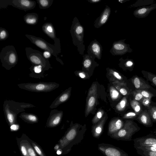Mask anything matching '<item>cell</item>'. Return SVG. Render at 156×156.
<instances>
[{
	"instance_id": "6da1fadb",
	"label": "cell",
	"mask_w": 156,
	"mask_h": 156,
	"mask_svg": "<svg viewBox=\"0 0 156 156\" xmlns=\"http://www.w3.org/2000/svg\"><path fill=\"white\" fill-rule=\"evenodd\" d=\"M32 104L7 100L4 102V111L6 119L10 126L16 124L18 115L25 109L35 107Z\"/></svg>"
},
{
	"instance_id": "7a4b0ae2",
	"label": "cell",
	"mask_w": 156,
	"mask_h": 156,
	"mask_svg": "<svg viewBox=\"0 0 156 156\" xmlns=\"http://www.w3.org/2000/svg\"><path fill=\"white\" fill-rule=\"evenodd\" d=\"M70 32L73 44L77 47L79 54L84 56L85 50V46L84 44V29L77 17L74 18Z\"/></svg>"
},
{
	"instance_id": "3957f363",
	"label": "cell",
	"mask_w": 156,
	"mask_h": 156,
	"mask_svg": "<svg viewBox=\"0 0 156 156\" xmlns=\"http://www.w3.org/2000/svg\"><path fill=\"white\" fill-rule=\"evenodd\" d=\"M2 65L7 70H10L18 63V58L14 46H8L3 48L0 54Z\"/></svg>"
},
{
	"instance_id": "277c9868",
	"label": "cell",
	"mask_w": 156,
	"mask_h": 156,
	"mask_svg": "<svg viewBox=\"0 0 156 156\" xmlns=\"http://www.w3.org/2000/svg\"><path fill=\"white\" fill-rule=\"evenodd\" d=\"M59 86V84L53 82L29 83L18 85V87L21 89L36 93L50 92L58 88Z\"/></svg>"
},
{
	"instance_id": "5b68a950",
	"label": "cell",
	"mask_w": 156,
	"mask_h": 156,
	"mask_svg": "<svg viewBox=\"0 0 156 156\" xmlns=\"http://www.w3.org/2000/svg\"><path fill=\"white\" fill-rule=\"evenodd\" d=\"M25 50L27 57L32 65H41L46 71L52 68L49 59H45L41 52L31 47H26Z\"/></svg>"
},
{
	"instance_id": "8992f818",
	"label": "cell",
	"mask_w": 156,
	"mask_h": 156,
	"mask_svg": "<svg viewBox=\"0 0 156 156\" xmlns=\"http://www.w3.org/2000/svg\"><path fill=\"white\" fill-rule=\"evenodd\" d=\"M25 35L33 44L44 51L49 52L56 58L57 61L61 63H62V60L57 57V55L61 53V51L55 45L48 43L44 39L40 37L28 34Z\"/></svg>"
},
{
	"instance_id": "52a82bcc",
	"label": "cell",
	"mask_w": 156,
	"mask_h": 156,
	"mask_svg": "<svg viewBox=\"0 0 156 156\" xmlns=\"http://www.w3.org/2000/svg\"><path fill=\"white\" fill-rule=\"evenodd\" d=\"M4 1L5 5L2 8L10 5L25 11L34 9L36 5L35 1L29 0H9Z\"/></svg>"
},
{
	"instance_id": "ba28073f",
	"label": "cell",
	"mask_w": 156,
	"mask_h": 156,
	"mask_svg": "<svg viewBox=\"0 0 156 156\" xmlns=\"http://www.w3.org/2000/svg\"><path fill=\"white\" fill-rule=\"evenodd\" d=\"M126 39L114 42L113 44L110 52L114 56H122L127 53L132 52L133 50L130 45L125 43Z\"/></svg>"
},
{
	"instance_id": "9c48e42d",
	"label": "cell",
	"mask_w": 156,
	"mask_h": 156,
	"mask_svg": "<svg viewBox=\"0 0 156 156\" xmlns=\"http://www.w3.org/2000/svg\"><path fill=\"white\" fill-rule=\"evenodd\" d=\"M138 131L137 129L125 126L119 131L110 137L113 139L125 141H131L135 133Z\"/></svg>"
},
{
	"instance_id": "30bf717a",
	"label": "cell",
	"mask_w": 156,
	"mask_h": 156,
	"mask_svg": "<svg viewBox=\"0 0 156 156\" xmlns=\"http://www.w3.org/2000/svg\"><path fill=\"white\" fill-rule=\"evenodd\" d=\"M98 149L106 156H129L123 150L109 144H100Z\"/></svg>"
},
{
	"instance_id": "8fae6325",
	"label": "cell",
	"mask_w": 156,
	"mask_h": 156,
	"mask_svg": "<svg viewBox=\"0 0 156 156\" xmlns=\"http://www.w3.org/2000/svg\"><path fill=\"white\" fill-rule=\"evenodd\" d=\"M42 29L46 35L54 41V45L61 51L60 40L57 37L56 32L53 24L49 22L45 23L42 26Z\"/></svg>"
},
{
	"instance_id": "7c38bea8",
	"label": "cell",
	"mask_w": 156,
	"mask_h": 156,
	"mask_svg": "<svg viewBox=\"0 0 156 156\" xmlns=\"http://www.w3.org/2000/svg\"><path fill=\"white\" fill-rule=\"evenodd\" d=\"M134 141V147L142 146L156 147V135H148L137 138Z\"/></svg>"
},
{
	"instance_id": "4fadbf2b",
	"label": "cell",
	"mask_w": 156,
	"mask_h": 156,
	"mask_svg": "<svg viewBox=\"0 0 156 156\" xmlns=\"http://www.w3.org/2000/svg\"><path fill=\"white\" fill-rule=\"evenodd\" d=\"M63 116V112L56 109L52 110L47 122V126L49 127H54L60 123Z\"/></svg>"
},
{
	"instance_id": "5bb4252c",
	"label": "cell",
	"mask_w": 156,
	"mask_h": 156,
	"mask_svg": "<svg viewBox=\"0 0 156 156\" xmlns=\"http://www.w3.org/2000/svg\"><path fill=\"white\" fill-rule=\"evenodd\" d=\"M102 48L101 45L96 39L91 42L88 47V54L92 55L99 60L101 59Z\"/></svg>"
},
{
	"instance_id": "9a60e30c",
	"label": "cell",
	"mask_w": 156,
	"mask_h": 156,
	"mask_svg": "<svg viewBox=\"0 0 156 156\" xmlns=\"http://www.w3.org/2000/svg\"><path fill=\"white\" fill-rule=\"evenodd\" d=\"M111 13L110 8L108 6L103 11L99 17L95 20L94 23V27L98 29L104 25L108 20Z\"/></svg>"
},
{
	"instance_id": "2e32d148",
	"label": "cell",
	"mask_w": 156,
	"mask_h": 156,
	"mask_svg": "<svg viewBox=\"0 0 156 156\" xmlns=\"http://www.w3.org/2000/svg\"><path fill=\"white\" fill-rule=\"evenodd\" d=\"M156 9V4H154L150 6H144L138 8L134 12V16L138 18H144L146 17L150 13Z\"/></svg>"
},
{
	"instance_id": "e0dca14e",
	"label": "cell",
	"mask_w": 156,
	"mask_h": 156,
	"mask_svg": "<svg viewBox=\"0 0 156 156\" xmlns=\"http://www.w3.org/2000/svg\"><path fill=\"white\" fill-rule=\"evenodd\" d=\"M70 92V89H69L62 93L52 103L49 108L52 109L56 108L61 104L66 102L69 98Z\"/></svg>"
},
{
	"instance_id": "ac0fdd59",
	"label": "cell",
	"mask_w": 156,
	"mask_h": 156,
	"mask_svg": "<svg viewBox=\"0 0 156 156\" xmlns=\"http://www.w3.org/2000/svg\"><path fill=\"white\" fill-rule=\"evenodd\" d=\"M123 124L120 119H116L111 121L108 127V134L109 136L118 132L123 127Z\"/></svg>"
},
{
	"instance_id": "d6986e66",
	"label": "cell",
	"mask_w": 156,
	"mask_h": 156,
	"mask_svg": "<svg viewBox=\"0 0 156 156\" xmlns=\"http://www.w3.org/2000/svg\"><path fill=\"white\" fill-rule=\"evenodd\" d=\"M77 131L75 127L71 128L63 140H61V145L62 147L66 146L77 137Z\"/></svg>"
},
{
	"instance_id": "ffe728a7",
	"label": "cell",
	"mask_w": 156,
	"mask_h": 156,
	"mask_svg": "<svg viewBox=\"0 0 156 156\" xmlns=\"http://www.w3.org/2000/svg\"><path fill=\"white\" fill-rule=\"evenodd\" d=\"M29 69L31 72L29 75L30 77L40 79L44 77V74L46 70L42 66L32 65Z\"/></svg>"
},
{
	"instance_id": "44dd1931",
	"label": "cell",
	"mask_w": 156,
	"mask_h": 156,
	"mask_svg": "<svg viewBox=\"0 0 156 156\" xmlns=\"http://www.w3.org/2000/svg\"><path fill=\"white\" fill-rule=\"evenodd\" d=\"M19 117L24 121L29 123H37L38 121V116L33 113L23 112L21 113Z\"/></svg>"
},
{
	"instance_id": "7402d4cb",
	"label": "cell",
	"mask_w": 156,
	"mask_h": 156,
	"mask_svg": "<svg viewBox=\"0 0 156 156\" xmlns=\"http://www.w3.org/2000/svg\"><path fill=\"white\" fill-rule=\"evenodd\" d=\"M105 122V119H103L93 127L92 132L93 137L98 138L100 137L103 132Z\"/></svg>"
},
{
	"instance_id": "603a6c76",
	"label": "cell",
	"mask_w": 156,
	"mask_h": 156,
	"mask_svg": "<svg viewBox=\"0 0 156 156\" xmlns=\"http://www.w3.org/2000/svg\"><path fill=\"white\" fill-rule=\"evenodd\" d=\"M38 15L35 13H28L24 17L25 22L29 25H34L36 24L38 21Z\"/></svg>"
},
{
	"instance_id": "cb8c5ba5",
	"label": "cell",
	"mask_w": 156,
	"mask_h": 156,
	"mask_svg": "<svg viewBox=\"0 0 156 156\" xmlns=\"http://www.w3.org/2000/svg\"><path fill=\"white\" fill-rule=\"evenodd\" d=\"M155 2L154 0H138L134 4L130 6L129 8L136 7L151 5L154 4Z\"/></svg>"
},
{
	"instance_id": "d4e9b609",
	"label": "cell",
	"mask_w": 156,
	"mask_h": 156,
	"mask_svg": "<svg viewBox=\"0 0 156 156\" xmlns=\"http://www.w3.org/2000/svg\"><path fill=\"white\" fill-rule=\"evenodd\" d=\"M54 0H37V3L38 4L40 9H46L49 8L53 4Z\"/></svg>"
},
{
	"instance_id": "484cf974",
	"label": "cell",
	"mask_w": 156,
	"mask_h": 156,
	"mask_svg": "<svg viewBox=\"0 0 156 156\" xmlns=\"http://www.w3.org/2000/svg\"><path fill=\"white\" fill-rule=\"evenodd\" d=\"M95 102L96 98L94 96H91L88 99L86 110L87 116L90 112L92 110L95 105Z\"/></svg>"
},
{
	"instance_id": "4316f807",
	"label": "cell",
	"mask_w": 156,
	"mask_h": 156,
	"mask_svg": "<svg viewBox=\"0 0 156 156\" xmlns=\"http://www.w3.org/2000/svg\"><path fill=\"white\" fill-rule=\"evenodd\" d=\"M135 149L137 153L141 156H156V151H149Z\"/></svg>"
},
{
	"instance_id": "83f0119b",
	"label": "cell",
	"mask_w": 156,
	"mask_h": 156,
	"mask_svg": "<svg viewBox=\"0 0 156 156\" xmlns=\"http://www.w3.org/2000/svg\"><path fill=\"white\" fill-rule=\"evenodd\" d=\"M121 63H123L124 65L127 68H132L134 66V63L132 59H127L124 60L122 58L119 60Z\"/></svg>"
},
{
	"instance_id": "f1b7e54d",
	"label": "cell",
	"mask_w": 156,
	"mask_h": 156,
	"mask_svg": "<svg viewBox=\"0 0 156 156\" xmlns=\"http://www.w3.org/2000/svg\"><path fill=\"white\" fill-rule=\"evenodd\" d=\"M9 36V33L5 29L2 27L0 28V40H6Z\"/></svg>"
},
{
	"instance_id": "f546056e",
	"label": "cell",
	"mask_w": 156,
	"mask_h": 156,
	"mask_svg": "<svg viewBox=\"0 0 156 156\" xmlns=\"http://www.w3.org/2000/svg\"><path fill=\"white\" fill-rule=\"evenodd\" d=\"M110 91V96L113 99L115 100L118 98L119 93L114 87H111Z\"/></svg>"
},
{
	"instance_id": "4dcf8cb0",
	"label": "cell",
	"mask_w": 156,
	"mask_h": 156,
	"mask_svg": "<svg viewBox=\"0 0 156 156\" xmlns=\"http://www.w3.org/2000/svg\"><path fill=\"white\" fill-rule=\"evenodd\" d=\"M24 144L26 147L28 152L30 156H37L34 149L28 142H25Z\"/></svg>"
},
{
	"instance_id": "1f68e13d",
	"label": "cell",
	"mask_w": 156,
	"mask_h": 156,
	"mask_svg": "<svg viewBox=\"0 0 156 156\" xmlns=\"http://www.w3.org/2000/svg\"><path fill=\"white\" fill-rule=\"evenodd\" d=\"M135 149H138L142 150L149 151H156V147L152 146H142L135 147Z\"/></svg>"
},
{
	"instance_id": "d6a6232c",
	"label": "cell",
	"mask_w": 156,
	"mask_h": 156,
	"mask_svg": "<svg viewBox=\"0 0 156 156\" xmlns=\"http://www.w3.org/2000/svg\"><path fill=\"white\" fill-rule=\"evenodd\" d=\"M20 147L21 152L24 156H30L24 143H22V144H21Z\"/></svg>"
},
{
	"instance_id": "836d02e7",
	"label": "cell",
	"mask_w": 156,
	"mask_h": 156,
	"mask_svg": "<svg viewBox=\"0 0 156 156\" xmlns=\"http://www.w3.org/2000/svg\"><path fill=\"white\" fill-rule=\"evenodd\" d=\"M103 112L99 111L96 114V116L93 121V124L97 123L99 120L102 118L103 114Z\"/></svg>"
},
{
	"instance_id": "e575fe53",
	"label": "cell",
	"mask_w": 156,
	"mask_h": 156,
	"mask_svg": "<svg viewBox=\"0 0 156 156\" xmlns=\"http://www.w3.org/2000/svg\"><path fill=\"white\" fill-rule=\"evenodd\" d=\"M125 105L126 102L123 100L116 106V108L119 110H121L125 107Z\"/></svg>"
},
{
	"instance_id": "d590c367",
	"label": "cell",
	"mask_w": 156,
	"mask_h": 156,
	"mask_svg": "<svg viewBox=\"0 0 156 156\" xmlns=\"http://www.w3.org/2000/svg\"><path fill=\"white\" fill-rule=\"evenodd\" d=\"M33 146L36 152L40 156H45L41 149L34 143H32Z\"/></svg>"
},
{
	"instance_id": "8d00e7d4",
	"label": "cell",
	"mask_w": 156,
	"mask_h": 156,
	"mask_svg": "<svg viewBox=\"0 0 156 156\" xmlns=\"http://www.w3.org/2000/svg\"><path fill=\"white\" fill-rule=\"evenodd\" d=\"M43 54L44 57L47 59H49L52 55L49 52L47 51H44Z\"/></svg>"
},
{
	"instance_id": "74e56055",
	"label": "cell",
	"mask_w": 156,
	"mask_h": 156,
	"mask_svg": "<svg viewBox=\"0 0 156 156\" xmlns=\"http://www.w3.org/2000/svg\"><path fill=\"white\" fill-rule=\"evenodd\" d=\"M134 83L135 88H139L140 87V81L139 79L138 78H135L134 81Z\"/></svg>"
},
{
	"instance_id": "f35d334b",
	"label": "cell",
	"mask_w": 156,
	"mask_h": 156,
	"mask_svg": "<svg viewBox=\"0 0 156 156\" xmlns=\"http://www.w3.org/2000/svg\"><path fill=\"white\" fill-rule=\"evenodd\" d=\"M111 71L113 75L117 79L119 80H121V77L120 76L118 73L113 70H111Z\"/></svg>"
},
{
	"instance_id": "ab89813d",
	"label": "cell",
	"mask_w": 156,
	"mask_h": 156,
	"mask_svg": "<svg viewBox=\"0 0 156 156\" xmlns=\"http://www.w3.org/2000/svg\"><path fill=\"white\" fill-rule=\"evenodd\" d=\"M141 121L142 123L144 124H146L147 123V117L145 115L142 116L141 118Z\"/></svg>"
},
{
	"instance_id": "60d3db41",
	"label": "cell",
	"mask_w": 156,
	"mask_h": 156,
	"mask_svg": "<svg viewBox=\"0 0 156 156\" xmlns=\"http://www.w3.org/2000/svg\"><path fill=\"white\" fill-rule=\"evenodd\" d=\"M19 128V126L16 124L12 125L10 126V129L12 131H17Z\"/></svg>"
},
{
	"instance_id": "b9f144b4",
	"label": "cell",
	"mask_w": 156,
	"mask_h": 156,
	"mask_svg": "<svg viewBox=\"0 0 156 156\" xmlns=\"http://www.w3.org/2000/svg\"><path fill=\"white\" fill-rule=\"evenodd\" d=\"M101 1V0H87V1L92 4H95L99 3Z\"/></svg>"
},
{
	"instance_id": "7bdbcfd3",
	"label": "cell",
	"mask_w": 156,
	"mask_h": 156,
	"mask_svg": "<svg viewBox=\"0 0 156 156\" xmlns=\"http://www.w3.org/2000/svg\"><path fill=\"white\" fill-rule=\"evenodd\" d=\"M143 97L142 95L140 93L138 94L135 97V99L137 100H139L141 99Z\"/></svg>"
},
{
	"instance_id": "ee69618b",
	"label": "cell",
	"mask_w": 156,
	"mask_h": 156,
	"mask_svg": "<svg viewBox=\"0 0 156 156\" xmlns=\"http://www.w3.org/2000/svg\"><path fill=\"white\" fill-rule=\"evenodd\" d=\"M120 92L123 95H126L127 94V91L124 88H121L120 90Z\"/></svg>"
},
{
	"instance_id": "f6af8a7d",
	"label": "cell",
	"mask_w": 156,
	"mask_h": 156,
	"mask_svg": "<svg viewBox=\"0 0 156 156\" xmlns=\"http://www.w3.org/2000/svg\"><path fill=\"white\" fill-rule=\"evenodd\" d=\"M141 94L143 96L146 98H148L149 96V93L145 91H143L141 93Z\"/></svg>"
},
{
	"instance_id": "bcb514c9",
	"label": "cell",
	"mask_w": 156,
	"mask_h": 156,
	"mask_svg": "<svg viewBox=\"0 0 156 156\" xmlns=\"http://www.w3.org/2000/svg\"><path fill=\"white\" fill-rule=\"evenodd\" d=\"M79 75L82 79H84L85 77V75L82 72L80 73L79 74Z\"/></svg>"
},
{
	"instance_id": "7dc6e473",
	"label": "cell",
	"mask_w": 156,
	"mask_h": 156,
	"mask_svg": "<svg viewBox=\"0 0 156 156\" xmlns=\"http://www.w3.org/2000/svg\"><path fill=\"white\" fill-rule=\"evenodd\" d=\"M135 114L133 113H127L126 116H135Z\"/></svg>"
},
{
	"instance_id": "c3c4849f",
	"label": "cell",
	"mask_w": 156,
	"mask_h": 156,
	"mask_svg": "<svg viewBox=\"0 0 156 156\" xmlns=\"http://www.w3.org/2000/svg\"><path fill=\"white\" fill-rule=\"evenodd\" d=\"M140 108L139 106H137L135 109V110L136 112H138L140 110Z\"/></svg>"
},
{
	"instance_id": "681fc988",
	"label": "cell",
	"mask_w": 156,
	"mask_h": 156,
	"mask_svg": "<svg viewBox=\"0 0 156 156\" xmlns=\"http://www.w3.org/2000/svg\"><path fill=\"white\" fill-rule=\"evenodd\" d=\"M126 1V0H120V1H118L121 4H123L124 3L127 1Z\"/></svg>"
},
{
	"instance_id": "f907efd6",
	"label": "cell",
	"mask_w": 156,
	"mask_h": 156,
	"mask_svg": "<svg viewBox=\"0 0 156 156\" xmlns=\"http://www.w3.org/2000/svg\"><path fill=\"white\" fill-rule=\"evenodd\" d=\"M153 118L154 119H156V111L153 113Z\"/></svg>"
},
{
	"instance_id": "816d5d0a",
	"label": "cell",
	"mask_w": 156,
	"mask_h": 156,
	"mask_svg": "<svg viewBox=\"0 0 156 156\" xmlns=\"http://www.w3.org/2000/svg\"><path fill=\"white\" fill-rule=\"evenodd\" d=\"M152 81L156 85V77L153 78Z\"/></svg>"
},
{
	"instance_id": "f5cc1de1",
	"label": "cell",
	"mask_w": 156,
	"mask_h": 156,
	"mask_svg": "<svg viewBox=\"0 0 156 156\" xmlns=\"http://www.w3.org/2000/svg\"><path fill=\"white\" fill-rule=\"evenodd\" d=\"M61 153H62L61 152V151L60 150L57 151V154L58 155H60L61 154Z\"/></svg>"
},
{
	"instance_id": "db71d44e",
	"label": "cell",
	"mask_w": 156,
	"mask_h": 156,
	"mask_svg": "<svg viewBox=\"0 0 156 156\" xmlns=\"http://www.w3.org/2000/svg\"><path fill=\"white\" fill-rule=\"evenodd\" d=\"M149 103V101H146V102H145V104H148Z\"/></svg>"
}]
</instances>
